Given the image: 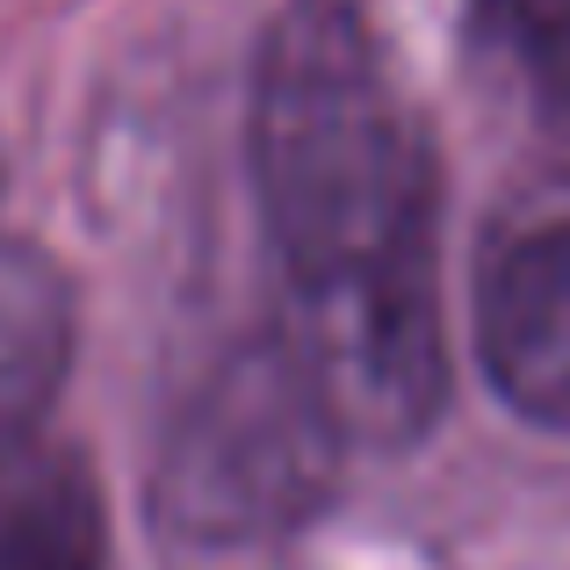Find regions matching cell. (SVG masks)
Segmentation results:
<instances>
[{
	"label": "cell",
	"instance_id": "obj_1",
	"mask_svg": "<svg viewBox=\"0 0 570 570\" xmlns=\"http://www.w3.org/2000/svg\"><path fill=\"white\" fill-rule=\"evenodd\" d=\"M253 188L282 340L354 441H412L448 390L441 167L354 0H289L253 66Z\"/></svg>",
	"mask_w": 570,
	"mask_h": 570
},
{
	"label": "cell",
	"instance_id": "obj_2",
	"mask_svg": "<svg viewBox=\"0 0 570 570\" xmlns=\"http://www.w3.org/2000/svg\"><path fill=\"white\" fill-rule=\"evenodd\" d=\"M347 441L354 433L340 426L304 354L275 333L267 347L238 354L217 383H203L174 441V513L217 542L289 528L296 513H311Z\"/></svg>",
	"mask_w": 570,
	"mask_h": 570
},
{
	"label": "cell",
	"instance_id": "obj_3",
	"mask_svg": "<svg viewBox=\"0 0 570 570\" xmlns=\"http://www.w3.org/2000/svg\"><path fill=\"white\" fill-rule=\"evenodd\" d=\"M476 354L513 412L570 433V209L505 232L476 282Z\"/></svg>",
	"mask_w": 570,
	"mask_h": 570
},
{
	"label": "cell",
	"instance_id": "obj_4",
	"mask_svg": "<svg viewBox=\"0 0 570 570\" xmlns=\"http://www.w3.org/2000/svg\"><path fill=\"white\" fill-rule=\"evenodd\" d=\"M72 362L66 275L22 238H0V462L29 441Z\"/></svg>",
	"mask_w": 570,
	"mask_h": 570
},
{
	"label": "cell",
	"instance_id": "obj_5",
	"mask_svg": "<svg viewBox=\"0 0 570 570\" xmlns=\"http://www.w3.org/2000/svg\"><path fill=\"white\" fill-rule=\"evenodd\" d=\"M476 72L542 145L570 153V0H470Z\"/></svg>",
	"mask_w": 570,
	"mask_h": 570
},
{
	"label": "cell",
	"instance_id": "obj_6",
	"mask_svg": "<svg viewBox=\"0 0 570 570\" xmlns=\"http://www.w3.org/2000/svg\"><path fill=\"white\" fill-rule=\"evenodd\" d=\"M0 570H109L101 491L72 448H14L0 462Z\"/></svg>",
	"mask_w": 570,
	"mask_h": 570
}]
</instances>
